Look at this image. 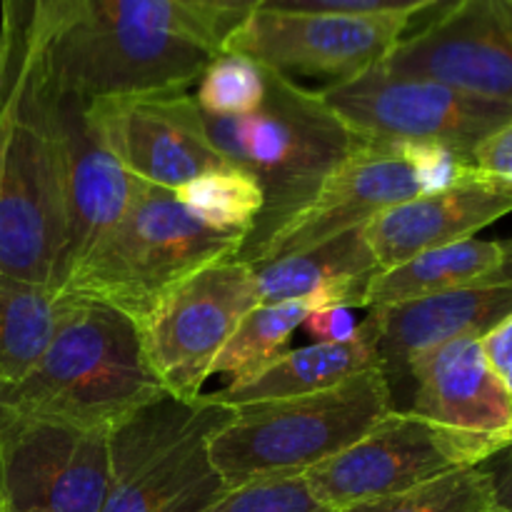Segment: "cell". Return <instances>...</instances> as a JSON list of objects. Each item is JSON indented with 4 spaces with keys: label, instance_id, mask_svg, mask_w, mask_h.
<instances>
[{
    "label": "cell",
    "instance_id": "cell-16",
    "mask_svg": "<svg viewBox=\"0 0 512 512\" xmlns=\"http://www.w3.org/2000/svg\"><path fill=\"white\" fill-rule=\"evenodd\" d=\"M512 315V253L493 273L475 283L430 298L368 308L375 330L380 370L390 393L403 380L415 355L458 338H483Z\"/></svg>",
    "mask_w": 512,
    "mask_h": 512
},
{
    "label": "cell",
    "instance_id": "cell-24",
    "mask_svg": "<svg viewBox=\"0 0 512 512\" xmlns=\"http://www.w3.org/2000/svg\"><path fill=\"white\" fill-rule=\"evenodd\" d=\"M175 195L205 225L223 233H240L245 238L265 208L258 180L233 163L205 170L175 190Z\"/></svg>",
    "mask_w": 512,
    "mask_h": 512
},
{
    "label": "cell",
    "instance_id": "cell-12",
    "mask_svg": "<svg viewBox=\"0 0 512 512\" xmlns=\"http://www.w3.org/2000/svg\"><path fill=\"white\" fill-rule=\"evenodd\" d=\"M100 143L140 183L180 190L228 160L205 130L203 110L188 90L100 98L85 105Z\"/></svg>",
    "mask_w": 512,
    "mask_h": 512
},
{
    "label": "cell",
    "instance_id": "cell-20",
    "mask_svg": "<svg viewBox=\"0 0 512 512\" xmlns=\"http://www.w3.org/2000/svg\"><path fill=\"white\" fill-rule=\"evenodd\" d=\"M380 370L378 340L370 320H360L358 333L345 343H310L288 350L268 370L243 388H220L210 398L223 405L268 403L338 388L358 375Z\"/></svg>",
    "mask_w": 512,
    "mask_h": 512
},
{
    "label": "cell",
    "instance_id": "cell-9",
    "mask_svg": "<svg viewBox=\"0 0 512 512\" xmlns=\"http://www.w3.org/2000/svg\"><path fill=\"white\" fill-rule=\"evenodd\" d=\"M415 18L258 8L228 35L223 50L248 55L285 78L305 75L335 85L378 68Z\"/></svg>",
    "mask_w": 512,
    "mask_h": 512
},
{
    "label": "cell",
    "instance_id": "cell-36",
    "mask_svg": "<svg viewBox=\"0 0 512 512\" xmlns=\"http://www.w3.org/2000/svg\"><path fill=\"white\" fill-rule=\"evenodd\" d=\"M495 5H498L500 15H503L505 23H508V28L512 30V0H495Z\"/></svg>",
    "mask_w": 512,
    "mask_h": 512
},
{
    "label": "cell",
    "instance_id": "cell-32",
    "mask_svg": "<svg viewBox=\"0 0 512 512\" xmlns=\"http://www.w3.org/2000/svg\"><path fill=\"white\" fill-rule=\"evenodd\" d=\"M470 163H473V168H478L480 173H488L493 175V178L512 183V120L505 123L503 128L495 130V133H490L488 138L473 150Z\"/></svg>",
    "mask_w": 512,
    "mask_h": 512
},
{
    "label": "cell",
    "instance_id": "cell-26",
    "mask_svg": "<svg viewBox=\"0 0 512 512\" xmlns=\"http://www.w3.org/2000/svg\"><path fill=\"white\" fill-rule=\"evenodd\" d=\"M268 68L258 60L233 50H220L198 78L195 103L213 118H238L248 115L263 103Z\"/></svg>",
    "mask_w": 512,
    "mask_h": 512
},
{
    "label": "cell",
    "instance_id": "cell-8",
    "mask_svg": "<svg viewBox=\"0 0 512 512\" xmlns=\"http://www.w3.org/2000/svg\"><path fill=\"white\" fill-rule=\"evenodd\" d=\"M255 305L253 268L240 258L218 260L175 285L138 323L145 360L165 393L200 398L215 358Z\"/></svg>",
    "mask_w": 512,
    "mask_h": 512
},
{
    "label": "cell",
    "instance_id": "cell-18",
    "mask_svg": "<svg viewBox=\"0 0 512 512\" xmlns=\"http://www.w3.org/2000/svg\"><path fill=\"white\" fill-rule=\"evenodd\" d=\"M60 123L65 143V243L55 293L95 243L123 218L138 188V180L95 135L85 103L60 95Z\"/></svg>",
    "mask_w": 512,
    "mask_h": 512
},
{
    "label": "cell",
    "instance_id": "cell-28",
    "mask_svg": "<svg viewBox=\"0 0 512 512\" xmlns=\"http://www.w3.org/2000/svg\"><path fill=\"white\" fill-rule=\"evenodd\" d=\"M395 145H398L400 155L408 160L415 183H418L420 195L448 190L453 188V185H458L460 180L468 178L470 173H475L470 160H465L463 155L445 148V145H438V143H395Z\"/></svg>",
    "mask_w": 512,
    "mask_h": 512
},
{
    "label": "cell",
    "instance_id": "cell-11",
    "mask_svg": "<svg viewBox=\"0 0 512 512\" xmlns=\"http://www.w3.org/2000/svg\"><path fill=\"white\" fill-rule=\"evenodd\" d=\"M110 430L0 413L3 512H100L110 485Z\"/></svg>",
    "mask_w": 512,
    "mask_h": 512
},
{
    "label": "cell",
    "instance_id": "cell-4",
    "mask_svg": "<svg viewBox=\"0 0 512 512\" xmlns=\"http://www.w3.org/2000/svg\"><path fill=\"white\" fill-rule=\"evenodd\" d=\"M245 235L223 233L195 218L173 190L140 183L123 218L95 243L60 295L93 300L135 325L198 270L238 258Z\"/></svg>",
    "mask_w": 512,
    "mask_h": 512
},
{
    "label": "cell",
    "instance_id": "cell-37",
    "mask_svg": "<svg viewBox=\"0 0 512 512\" xmlns=\"http://www.w3.org/2000/svg\"><path fill=\"white\" fill-rule=\"evenodd\" d=\"M0 512H3V500H0Z\"/></svg>",
    "mask_w": 512,
    "mask_h": 512
},
{
    "label": "cell",
    "instance_id": "cell-1",
    "mask_svg": "<svg viewBox=\"0 0 512 512\" xmlns=\"http://www.w3.org/2000/svg\"><path fill=\"white\" fill-rule=\"evenodd\" d=\"M0 50L13 70L0 173V275L53 288L65 243L60 95L20 0H0Z\"/></svg>",
    "mask_w": 512,
    "mask_h": 512
},
{
    "label": "cell",
    "instance_id": "cell-2",
    "mask_svg": "<svg viewBox=\"0 0 512 512\" xmlns=\"http://www.w3.org/2000/svg\"><path fill=\"white\" fill-rule=\"evenodd\" d=\"M163 395L168 393L145 360L138 325L103 303L70 298L30 373L0 385V413L113 430Z\"/></svg>",
    "mask_w": 512,
    "mask_h": 512
},
{
    "label": "cell",
    "instance_id": "cell-22",
    "mask_svg": "<svg viewBox=\"0 0 512 512\" xmlns=\"http://www.w3.org/2000/svg\"><path fill=\"white\" fill-rule=\"evenodd\" d=\"M68 300L48 285L0 275V385L30 373L53 340Z\"/></svg>",
    "mask_w": 512,
    "mask_h": 512
},
{
    "label": "cell",
    "instance_id": "cell-21",
    "mask_svg": "<svg viewBox=\"0 0 512 512\" xmlns=\"http://www.w3.org/2000/svg\"><path fill=\"white\" fill-rule=\"evenodd\" d=\"M512 253V240H458L425 250L395 268L383 270L370 288V305H395L430 298L475 283L498 270Z\"/></svg>",
    "mask_w": 512,
    "mask_h": 512
},
{
    "label": "cell",
    "instance_id": "cell-5",
    "mask_svg": "<svg viewBox=\"0 0 512 512\" xmlns=\"http://www.w3.org/2000/svg\"><path fill=\"white\" fill-rule=\"evenodd\" d=\"M230 408L228 423L208 440L225 488L305 475L358 443L395 410L383 370L323 393Z\"/></svg>",
    "mask_w": 512,
    "mask_h": 512
},
{
    "label": "cell",
    "instance_id": "cell-7",
    "mask_svg": "<svg viewBox=\"0 0 512 512\" xmlns=\"http://www.w3.org/2000/svg\"><path fill=\"white\" fill-rule=\"evenodd\" d=\"M318 93L363 138L438 143L465 160L512 120V103L480 98L438 80L390 73L383 65L345 83L325 85Z\"/></svg>",
    "mask_w": 512,
    "mask_h": 512
},
{
    "label": "cell",
    "instance_id": "cell-14",
    "mask_svg": "<svg viewBox=\"0 0 512 512\" xmlns=\"http://www.w3.org/2000/svg\"><path fill=\"white\" fill-rule=\"evenodd\" d=\"M380 65L512 103V30L495 0H455L405 35Z\"/></svg>",
    "mask_w": 512,
    "mask_h": 512
},
{
    "label": "cell",
    "instance_id": "cell-3",
    "mask_svg": "<svg viewBox=\"0 0 512 512\" xmlns=\"http://www.w3.org/2000/svg\"><path fill=\"white\" fill-rule=\"evenodd\" d=\"M210 143L228 163L248 170L263 188L265 208L238 258L253 253L320 185L370 143L355 133L323 98L268 68L265 98L238 118L205 115Z\"/></svg>",
    "mask_w": 512,
    "mask_h": 512
},
{
    "label": "cell",
    "instance_id": "cell-34",
    "mask_svg": "<svg viewBox=\"0 0 512 512\" xmlns=\"http://www.w3.org/2000/svg\"><path fill=\"white\" fill-rule=\"evenodd\" d=\"M483 468L488 470L495 485V498H498L500 512H512V445L500 450L490 460H485Z\"/></svg>",
    "mask_w": 512,
    "mask_h": 512
},
{
    "label": "cell",
    "instance_id": "cell-17",
    "mask_svg": "<svg viewBox=\"0 0 512 512\" xmlns=\"http://www.w3.org/2000/svg\"><path fill=\"white\" fill-rule=\"evenodd\" d=\"M512 213V183L488 173H470L440 193L413 195L380 210L363 225V235L380 270H390L425 250L443 248Z\"/></svg>",
    "mask_w": 512,
    "mask_h": 512
},
{
    "label": "cell",
    "instance_id": "cell-31",
    "mask_svg": "<svg viewBox=\"0 0 512 512\" xmlns=\"http://www.w3.org/2000/svg\"><path fill=\"white\" fill-rule=\"evenodd\" d=\"M358 320L350 308L343 305H330V308L310 310L303 328L313 343H345L358 333Z\"/></svg>",
    "mask_w": 512,
    "mask_h": 512
},
{
    "label": "cell",
    "instance_id": "cell-23",
    "mask_svg": "<svg viewBox=\"0 0 512 512\" xmlns=\"http://www.w3.org/2000/svg\"><path fill=\"white\" fill-rule=\"evenodd\" d=\"M308 303H260L238 323L215 358L210 375H225V388H243L288 353L290 338L303 328Z\"/></svg>",
    "mask_w": 512,
    "mask_h": 512
},
{
    "label": "cell",
    "instance_id": "cell-10",
    "mask_svg": "<svg viewBox=\"0 0 512 512\" xmlns=\"http://www.w3.org/2000/svg\"><path fill=\"white\" fill-rule=\"evenodd\" d=\"M478 440L420 415L393 410L370 433L335 458L305 473L310 493L328 510L405 493L453 470L493 458Z\"/></svg>",
    "mask_w": 512,
    "mask_h": 512
},
{
    "label": "cell",
    "instance_id": "cell-30",
    "mask_svg": "<svg viewBox=\"0 0 512 512\" xmlns=\"http://www.w3.org/2000/svg\"><path fill=\"white\" fill-rule=\"evenodd\" d=\"M193 15H198L205 25L215 33L220 40V50H223L228 35L248 18L253 10L263 8L268 0H178Z\"/></svg>",
    "mask_w": 512,
    "mask_h": 512
},
{
    "label": "cell",
    "instance_id": "cell-29",
    "mask_svg": "<svg viewBox=\"0 0 512 512\" xmlns=\"http://www.w3.org/2000/svg\"><path fill=\"white\" fill-rule=\"evenodd\" d=\"M455 0H268L263 8L278 10H328V13L358 15H435L453 5Z\"/></svg>",
    "mask_w": 512,
    "mask_h": 512
},
{
    "label": "cell",
    "instance_id": "cell-13",
    "mask_svg": "<svg viewBox=\"0 0 512 512\" xmlns=\"http://www.w3.org/2000/svg\"><path fill=\"white\" fill-rule=\"evenodd\" d=\"M393 408L488 445H512V395L493 373L480 338H458L415 355L393 388Z\"/></svg>",
    "mask_w": 512,
    "mask_h": 512
},
{
    "label": "cell",
    "instance_id": "cell-6",
    "mask_svg": "<svg viewBox=\"0 0 512 512\" xmlns=\"http://www.w3.org/2000/svg\"><path fill=\"white\" fill-rule=\"evenodd\" d=\"M233 415L208 395H163L110 430V485L100 512H200L225 493L208 440Z\"/></svg>",
    "mask_w": 512,
    "mask_h": 512
},
{
    "label": "cell",
    "instance_id": "cell-15",
    "mask_svg": "<svg viewBox=\"0 0 512 512\" xmlns=\"http://www.w3.org/2000/svg\"><path fill=\"white\" fill-rule=\"evenodd\" d=\"M413 195H420L418 183L398 145L370 140L320 185L298 213L240 260L255 265L303 253L348 230L363 228L380 210Z\"/></svg>",
    "mask_w": 512,
    "mask_h": 512
},
{
    "label": "cell",
    "instance_id": "cell-25",
    "mask_svg": "<svg viewBox=\"0 0 512 512\" xmlns=\"http://www.w3.org/2000/svg\"><path fill=\"white\" fill-rule=\"evenodd\" d=\"M335 512H500L495 485L483 465L453 470L405 493L348 505Z\"/></svg>",
    "mask_w": 512,
    "mask_h": 512
},
{
    "label": "cell",
    "instance_id": "cell-27",
    "mask_svg": "<svg viewBox=\"0 0 512 512\" xmlns=\"http://www.w3.org/2000/svg\"><path fill=\"white\" fill-rule=\"evenodd\" d=\"M200 512H333L310 493L305 475L228 488Z\"/></svg>",
    "mask_w": 512,
    "mask_h": 512
},
{
    "label": "cell",
    "instance_id": "cell-35",
    "mask_svg": "<svg viewBox=\"0 0 512 512\" xmlns=\"http://www.w3.org/2000/svg\"><path fill=\"white\" fill-rule=\"evenodd\" d=\"M10 88H13V70L8 58L0 50V173H3V153L8 140V110H10Z\"/></svg>",
    "mask_w": 512,
    "mask_h": 512
},
{
    "label": "cell",
    "instance_id": "cell-19",
    "mask_svg": "<svg viewBox=\"0 0 512 512\" xmlns=\"http://www.w3.org/2000/svg\"><path fill=\"white\" fill-rule=\"evenodd\" d=\"M250 268L260 303H308L313 310L330 305L368 308L370 288L383 273L363 228Z\"/></svg>",
    "mask_w": 512,
    "mask_h": 512
},
{
    "label": "cell",
    "instance_id": "cell-33",
    "mask_svg": "<svg viewBox=\"0 0 512 512\" xmlns=\"http://www.w3.org/2000/svg\"><path fill=\"white\" fill-rule=\"evenodd\" d=\"M480 345H483V353L493 373L503 380L512 395V315L495 325L488 335H483Z\"/></svg>",
    "mask_w": 512,
    "mask_h": 512
}]
</instances>
